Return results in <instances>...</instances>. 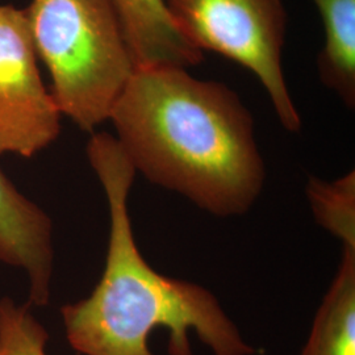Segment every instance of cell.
<instances>
[{"label":"cell","instance_id":"cell-4","mask_svg":"<svg viewBox=\"0 0 355 355\" xmlns=\"http://www.w3.org/2000/svg\"><path fill=\"white\" fill-rule=\"evenodd\" d=\"M179 31L200 51L225 55L258 78L283 128L302 129L282 67L287 12L282 0H166Z\"/></svg>","mask_w":355,"mask_h":355},{"label":"cell","instance_id":"cell-6","mask_svg":"<svg viewBox=\"0 0 355 355\" xmlns=\"http://www.w3.org/2000/svg\"><path fill=\"white\" fill-rule=\"evenodd\" d=\"M0 262L26 272L28 304L44 306L49 303L54 267L51 217L17 190L1 168Z\"/></svg>","mask_w":355,"mask_h":355},{"label":"cell","instance_id":"cell-10","mask_svg":"<svg viewBox=\"0 0 355 355\" xmlns=\"http://www.w3.org/2000/svg\"><path fill=\"white\" fill-rule=\"evenodd\" d=\"M305 193L321 228L355 249V171L334 180L309 177Z\"/></svg>","mask_w":355,"mask_h":355},{"label":"cell","instance_id":"cell-7","mask_svg":"<svg viewBox=\"0 0 355 355\" xmlns=\"http://www.w3.org/2000/svg\"><path fill=\"white\" fill-rule=\"evenodd\" d=\"M136 67L187 69L204 60L174 23L166 0H114Z\"/></svg>","mask_w":355,"mask_h":355},{"label":"cell","instance_id":"cell-5","mask_svg":"<svg viewBox=\"0 0 355 355\" xmlns=\"http://www.w3.org/2000/svg\"><path fill=\"white\" fill-rule=\"evenodd\" d=\"M61 117L40 76L26 10L0 6V155L35 157L57 140Z\"/></svg>","mask_w":355,"mask_h":355},{"label":"cell","instance_id":"cell-11","mask_svg":"<svg viewBox=\"0 0 355 355\" xmlns=\"http://www.w3.org/2000/svg\"><path fill=\"white\" fill-rule=\"evenodd\" d=\"M49 334L32 313V306L0 299V355H48Z\"/></svg>","mask_w":355,"mask_h":355},{"label":"cell","instance_id":"cell-1","mask_svg":"<svg viewBox=\"0 0 355 355\" xmlns=\"http://www.w3.org/2000/svg\"><path fill=\"white\" fill-rule=\"evenodd\" d=\"M110 120L136 174L211 215H245L263 190L253 116L223 83L178 66L136 67Z\"/></svg>","mask_w":355,"mask_h":355},{"label":"cell","instance_id":"cell-3","mask_svg":"<svg viewBox=\"0 0 355 355\" xmlns=\"http://www.w3.org/2000/svg\"><path fill=\"white\" fill-rule=\"evenodd\" d=\"M26 13L60 112L94 132L136 69L114 0H32Z\"/></svg>","mask_w":355,"mask_h":355},{"label":"cell","instance_id":"cell-8","mask_svg":"<svg viewBox=\"0 0 355 355\" xmlns=\"http://www.w3.org/2000/svg\"><path fill=\"white\" fill-rule=\"evenodd\" d=\"M302 355H355V249L343 248Z\"/></svg>","mask_w":355,"mask_h":355},{"label":"cell","instance_id":"cell-2","mask_svg":"<svg viewBox=\"0 0 355 355\" xmlns=\"http://www.w3.org/2000/svg\"><path fill=\"white\" fill-rule=\"evenodd\" d=\"M86 152L107 198L110 239L95 290L61 308L70 346L83 355H154L150 334L165 328L170 355H192L190 330L214 355L255 354L212 292L157 272L142 257L128 208L136 170L116 137L94 133Z\"/></svg>","mask_w":355,"mask_h":355},{"label":"cell","instance_id":"cell-9","mask_svg":"<svg viewBox=\"0 0 355 355\" xmlns=\"http://www.w3.org/2000/svg\"><path fill=\"white\" fill-rule=\"evenodd\" d=\"M322 19L325 44L318 53L321 83L345 105L355 107V0H312Z\"/></svg>","mask_w":355,"mask_h":355}]
</instances>
